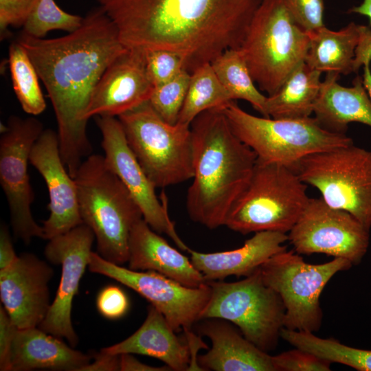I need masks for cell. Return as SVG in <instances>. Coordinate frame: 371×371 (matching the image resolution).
Returning a JSON list of instances; mask_svg holds the SVG:
<instances>
[{
    "label": "cell",
    "instance_id": "1",
    "mask_svg": "<svg viewBox=\"0 0 371 371\" xmlns=\"http://www.w3.org/2000/svg\"><path fill=\"white\" fill-rule=\"evenodd\" d=\"M17 41L34 64L54 111L60 155L74 179L92 152L87 127L93 91L108 67L126 48L100 7L92 9L82 25L55 38L22 33Z\"/></svg>",
    "mask_w": 371,
    "mask_h": 371
},
{
    "label": "cell",
    "instance_id": "2",
    "mask_svg": "<svg viewBox=\"0 0 371 371\" xmlns=\"http://www.w3.org/2000/svg\"><path fill=\"white\" fill-rule=\"evenodd\" d=\"M262 0H98L128 49L176 52L190 73L240 47Z\"/></svg>",
    "mask_w": 371,
    "mask_h": 371
},
{
    "label": "cell",
    "instance_id": "3",
    "mask_svg": "<svg viewBox=\"0 0 371 371\" xmlns=\"http://www.w3.org/2000/svg\"><path fill=\"white\" fill-rule=\"evenodd\" d=\"M190 130L193 180L186 209L192 221L213 229L225 225L251 179L257 156L234 134L222 108L201 113Z\"/></svg>",
    "mask_w": 371,
    "mask_h": 371
},
{
    "label": "cell",
    "instance_id": "4",
    "mask_svg": "<svg viewBox=\"0 0 371 371\" xmlns=\"http://www.w3.org/2000/svg\"><path fill=\"white\" fill-rule=\"evenodd\" d=\"M74 179L81 218L95 235L98 254L116 265L127 262L131 231L143 218L139 205L104 156L86 157Z\"/></svg>",
    "mask_w": 371,
    "mask_h": 371
},
{
    "label": "cell",
    "instance_id": "5",
    "mask_svg": "<svg viewBox=\"0 0 371 371\" xmlns=\"http://www.w3.org/2000/svg\"><path fill=\"white\" fill-rule=\"evenodd\" d=\"M309 42L286 0H262L238 49L255 83L271 95L304 62Z\"/></svg>",
    "mask_w": 371,
    "mask_h": 371
},
{
    "label": "cell",
    "instance_id": "6",
    "mask_svg": "<svg viewBox=\"0 0 371 371\" xmlns=\"http://www.w3.org/2000/svg\"><path fill=\"white\" fill-rule=\"evenodd\" d=\"M306 186L291 168L257 160L225 225L244 235L262 231L289 232L309 201Z\"/></svg>",
    "mask_w": 371,
    "mask_h": 371
},
{
    "label": "cell",
    "instance_id": "7",
    "mask_svg": "<svg viewBox=\"0 0 371 371\" xmlns=\"http://www.w3.org/2000/svg\"><path fill=\"white\" fill-rule=\"evenodd\" d=\"M222 109L234 134L262 162L293 168L307 155L353 144L346 133L324 128L315 117H258L242 109L235 101Z\"/></svg>",
    "mask_w": 371,
    "mask_h": 371
},
{
    "label": "cell",
    "instance_id": "8",
    "mask_svg": "<svg viewBox=\"0 0 371 371\" xmlns=\"http://www.w3.org/2000/svg\"><path fill=\"white\" fill-rule=\"evenodd\" d=\"M117 118L130 148L157 188L192 179L190 126L168 123L148 101Z\"/></svg>",
    "mask_w": 371,
    "mask_h": 371
},
{
    "label": "cell",
    "instance_id": "9",
    "mask_svg": "<svg viewBox=\"0 0 371 371\" xmlns=\"http://www.w3.org/2000/svg\"><path fill=\"white\" fill-rule=\"evenodd\" d=\"M206 282L211 296L200 320H227L260 350L269 352L276 348L284 328L285 307L280 295L264 282L260 268L240 281Z\"/></svg>",
    "mask_w": 371,
    "mask_h": 371
},
{
    "label": "cell",
    "instance_id": "10",
    "mask_svg": "<svg viewBox=\"0 0 371 371\" xmlns=\"http://www.w3.org/2000/svg\"><path fill=\"white\" fill-rule=\"evenodd\" d=\"M292 169L327 205L350 213L370 230L371 150L352 144L307 155Z\"/></svg>",
    "mask_w": 371,
    "mask_h": 371
},
{
    "label": "cell",
    "instance_id": "11",
    "mask_svg": "<svg viewBox=\"0 0 371 371\" xmlns=\"http://www.w3.org/2000/svg\"><path fill=\"white\" fill-rule=\"evenodd\" d=\"M352 264L335 258L322 264L306 262L293 251H280L260 267L264 282L281 297L285 307L284 328L307 332L320 328L322 311L320 295L330 280Z\"/></svg>",
    "mask_w": 371,
    "mask_h": 371
},
{
    "label": "cell",
    "instance_id": "12",
    "mask_svg": "<svg viewBox=\"0 0 371 371\" xmlns=\"http://www.w3.org/2000/svg\"><path fill=\"white\" fill-rule=\"evenodd\" d=\"M43 130L42 122L34 117L12 115L6 124H1L0 183L12 230L25 244L34 237L44 238L43 227L32 214L34 194L27 172L31 150Z\"/></svg>",
    "mask_w": 371,
    "mask_h": 371
},
{
    "label": "cell",
    "instance_id": "13",
    "mask_svg": "<svg viewBox=\"0 0 371 371\" xmlns=\"http://www.w3.org/2000/svg\"><path fill=\"white\" fill-rule=\"evenodd\" d=\"M88 269L111 278L146 298L165 317L175 333L191 330L211 296L206 282L192 288L153 271H135L111 262L91 251Z\"/></svg>",
    "mask_w": 371,
    "mask_h": 371
},
{
    "label": "cell",
    "instance_id": "14",
    "mask_svg": "<svg viewBox=\"0 0 371 371\" xmlns=\"http://www.w3.org/2000/svg\"><path fill=\"white\" fill-rule=\"evenodd\" d=\"M369 232L350 213L310 198L288 240L299 254H324L357 265L368 251Z\"/></svg>",
    "mask_w": 371,
    "mask_h": 371
},
{
    "label": "cell",
    "instance_id": "15",
    "mask_svg": "<svg viewBox=\"0 0 371 371\" xmlns=\"http://www.w3.org/2000/svg\"><path fill=\"white\" fill-rule=\"evenodd\" d=\"M102 135L101 145L104 158L109 168L118 177L129 191L150 227L159 234H166L183 251L188 247L176 232L170 219L165 194L157 196V188L140 166L130 148L118 118L112 116H95Z\"/></svg>",
    "mask_w": 371,
    "mask_h": 371
},
{
    "label": "cell",
    "instance_id": "16",
    "mask_svg": "<svg viewBox=\"0 0 371 371\" xmlns=\"http://www.w3.org/2000/svg\"><path fill=\"white\" fill-rule=\"evenodd\" d=\"M95 239L93 231L82 223L68 232L48 240L44 254L52 264L61 265V278L56 294L38 328L75 347L78 337L71 322L73 300L89 265Z\"/></svg>",
    "mask_w": 371,
    "mask_h": 371
},
{
    "label": "cell",
    "instance_id": "17",
    "mask_svg": "<svg viewBox=\"0 0 371 371\" xmlns=\"http://www.w3.org/2000/svg\"><path fill=\"white\" fill-rule=\"evenodd\" d=\"M52 268L31 253H23L0 270V297L17 328L38 327L51 305Z\"/></svg>",
    "mask_w": 371,
    "mask_h": 371
},
{
    "label": "cell",
    "instance_id": "18",
    "mask_svg": "<svg viewBox=\"0 0 371 371\" xmlns=\"http://www.w3.org/2000/svg\"><path fill=\"white\" fill-rule=\"evenodd\" d=\"M30 163L43 177L49 192L50 214L43 221V239L50 240L82 224L76 183L63 161L56 132L43 130L32 147Z\"/></svg>",
    "mask_w": 371,
    "mask_h": 371
},
{
    "label": "cell",
    "instance_id": "19",
    "mask_svg": "<svg viewBox=\"0 0 371 371\" xmlns=\"http://www.w3.org/2000/svg\"><path fill=\"white\" fill-rule=\"evenodd\" d=\"M153 88L145 50L128 49L104 72L92 94L87 116L117 117L148 101Z\"/></svg>",
    "mask_w": 371,
    "mask_h": 371
},
{
    "label": "cell",
    "instance_id": "20",
    "mask_svg": "<svg viewBox=\"0 0 371 371\" xmlns=\"http://www.w3.org/2000/svg\"><path fill=\"white\" fill-rule=\"evenodd\" d=\"M203 320L199 333L212 343L208 352L197 357L203 370L276 371L272 356L247 339L231 322L218 318Z\"/></svg>",
    "mask_w": 371,
    "mask_h": 371
},
{
    "label": "cell",
    "instance_id": "21",
    "mask_svg": "<svg viewBox=\"0 0 371 371\" xmlns=\"http://www.w3.org/2000/svg\"><path fill=\"white\" fill-rule=\"evenodd\" d=\"M128 247L130 269L153 271L192 288L206 284L190 259L170 246L144 218L133 227Z\"/></svg>",
    "mask_w": 371,
    "mask_h": 371
},
{
    "label": "cell",
    "instance_id": "22",
    "mask_svg": "<svg viewBox=\"0 0 371 371\" xmlns=\"http://www.w3.org/2000/svg\"><path fill=\"white\" fill-rule=\"evenodd\" d=\"M284 233L262 231L254 233L244 245L233 250L202 253L191 249L190 261L206 282L223 280L227 277H247L256 272L273 255L286 249Z\"/></svg>",
    "mask_w": 371,
    "mask_h": 371
},
{
    "label": "cell",
    "instance_id": "23",
    "mask_svg": "<svg viewBox=\"0 0 371 371\" xmlns=\"http://www.w3.org/2000/svg\"><path fill=\"white\" fill-rule=\"evenodd\" d=\"M101 351L113 354H138L162 361L171 370H188L191 354L186 340L175 335L163 314L153 305L142 326L130 337Z\"/></svg>",
    "mask_w": 371,
    "mask_h": 371
},
{
    "label": "cell",
    "instance_id": "24",
    "mask_svg": "<svg viewBox=\"0 0 371 371\" xmlns=\"http://www.w3.org/2000/svg\"><path fill=\"white\" fill-rule=\"evenodd\" d=\"M73 348L38 327L18 328L11 349L10 371H80L91 361L92 355Z\"/></svg>",
    "mask_w": 371,
    "mask_h": 371
},
{
    "label": "cell",
    "instance_id": "25",
    "mask_svg": "<svg viewBox=\"0 0 371 371\" xmlns=\"http://www.w3.org/2000/svg\"><path fill=\"white\" fill-rule=\"evenodd\" d=\"M339 74L328 72L315 100V118L325 128L346 133L350 122L371 127V99L357 76L350 87L337 82Z\"/></svg>",
    "mask_w": 371,
    "mask_h": 371
},
{
    "label": "cell",
    "instance_id": "26",
    "mask_svg": "<svg viewBox=\"0 0 371 371\" xmlns=\"http://www.w3.org/2000/svg\"><path fill=\"white\" fill-rule=\"evenodd\" d=\"M321 74L305 62L298 65L274 94L267 96L265 117L291 120L311 117L322 84Z\"/></svg>",
    "mask_w": 371,
    "mask_h": 371
},
{
    "label": "cell",
    "instance_id": "27",
    "mask_svg": "<svg viewBox=\"0 0 371 371\" xmlns=\"http://www.w3.org/2000/svg\"><path fill=\"white\" fill-rule=\"evenodd\" d=\"M359 25L354 22L338 31L325 26L308 32L309 46L304 62L311 68L344 75L354 72L355 49Z\"/></svg>",
    "mask_w": 371,
    "mask_h": 371
},
{
    "label": "cell",
    "instance_id": "28",
    "mask_svg": "<svg viewBox=\"0 0 371 371\" xmlns=\"http://www.w3.org/2000/svg\"><path fill=\"white\" fill-rule=\"evenodd\" d=\"M232 101L211 63L203 64L190 73L186 96L177 123L190 126L203 112L223 108Z\"/></svg>",
    "mask_w": 371,
    "mask_h": 371
},
{
    "label": "cell",
    "instance_id": "29",
    "mask_svg": "<svg viewBox=\"0 0 371 371\" xmlns=\"http://www.w3.org/2000/svg\"><path fill=\"white\" fill-rule=\"evenodd\" d=\"M211 65L232 100L248 102L265 117L267 96L256 87L238 48L225 50Z\"/></svg>",
    "mask_w": 371,
    "mask_h": 371
},
{
    "label": "cell",
    "instance_id": "30",
    "mask_svg": "<svg viewBox=\"0 0 371 371\" xmlns=\"http://www.w3.org/2000/svg\"><path fill=\"white\" fill-rule=\"evenodd\" d=\"M280 337L295 346L326 359L331 363L348 366L359 371H371V350L354 348L338 340L319 337L311 332L283 328Z\"/></svg>",
    "mask_w": 371,
    "mask_h": 371
},
{
    "label": "cell",
    "instance_id": "31",
    "mask_svg": "<svg viewBox=\"0 0 371 371\" xmlns=\"http://www.w3.org/2000/svg\"><path fill=\"white\" fill-rule=\"evenodd\" d=\"M8 63L12 87L23 110L32 115L42 113L46 102L39 76L25 49L17 41L9 47Z\"/></svg>",
    "mask_w": 371,
    "mask_h": 371
},
{
    "label": "cell",
    "instance_id": "32",
    "mask_svg": "<svg viewBox=\"0 0 371 371\" xmlns=\"http://www.w3.org/2000/svg\"><path fill=\"white\" fill-rule=\"evenodd\" d=\"M84 17L62 10L54 0H39L23 26V34L37 38H44L53 30L69 33L78 29Z\"/></svg>",
    "mask_w": 371,
    "mask_h": 371
},
{
    "label": "cell",
    "instance_id": "33",
    "mask_svg": "<svg viewBox=\"0 0 371 371\" xmlns=\"http://www.w3.org/2000/svg\"><path fill=\"white\" fill-rule=\"evenodd\" d=\"M190 78V73L182 71L172 80L154 87L149 103L157 114L169 124L177 122Z\"/></svg>",
    "mask_w": 371,
    "mask_h": 371
},
{
    "label": "cell",
    "instance_id": "34",
    "mask_svg": "<svg viewBox=\"0 0 371 371\" xmlns=\"http://www.w3.org/2000/svg\"><path fill=\"white\" fill-rule=\"evenodd\" d=\"M145 59L147 73L154 87L172 80L186 69L183 56L172 51L146 49Z\"/></svg>",
    "mask_w": 371,
    "mask_h": 371
},
{
    "label": "cell",
    "instance_id": "35",
    "mask_svg": "<svg viewBox=\"0 0 371 371\" xmlns=\"http://www.w3.org/2000/svg\"><path fill=\"white\" fill-rule=\"evenodd\" d=\"M276 371H328L331 363L313 353L295 348L272 356Z\"/></svg>",
    "mask_w": 371,
    "mask_h": 371
},
{
    "label": "cell",
    "instance_id": "36",
    "mask_svg": "<svg viewBox=\"0 0 371 371\" xmlns=\"http://www.w3.org/2000/svg\"><path fill=\"white\" fill-rule=\"evenodd\" d=\"M297 23L306 32L324 26V0H286Z\"/></svg>",
    "mask_w": 371,
    "mask_h": 371
},
{
    "label": "cell",
    "instance_id": "37",
    "mask_svg": "<svg viewBox=\"0 0 371 371\" xmlns=\"http://www.w3.org/2000/svg\"><path fill=\"white\" fill-rule=\"evenodd\" d=\"M39 0H0V32L1 38L9 27H23Z\"/></svg>",
    "mask_w": 371,
    "mask_h": 371
},
{
    "label": "cell",
    "instance_id": "38",
    "mask_svg": "<svg viewBox=\"0 0 371 371\" xmlns=\"http://www.w3.org/2000/svg\"><path fill=\"white\" fill-rule=\"evenodd\" d=\"M96 306L99 313L109 319H117L127 312L129 302L126 293L118 286H107L98 294Z\"/></svg>",
    "mask_w": 371,
    "mask_h": 371
},
{
    "label": "cell",
    "instance_id": "39",
    "mask_svg": "<svg viewBox=\"0 0 371 371\" xmlns=\"http://www.w3.org/2000/svg\"><path fill=\"white\" fill-rule=\"evenodd\" d=\"M17 327L3 306L0 307V370L10 371V354Z\"/></svg>",
    "mask_w": 371,
    "mask_h": 371
},
{
    "label": "cell",
    "instance_id": "40",
    "mask_svg": "<svg viewBox=\"0 0 371 371\" xmlns=\"http://www.w3.org/2000/svg\"><path fill=\"white\" fill-rule=\"evenodd\" d=\"M359 37L355 49L354 72L366 63L371 62V29L369 26L359 25Z\"/></svg>",
    "mask_w": 371,
    "mask_h": 371
},
{
    "label": "cell",
    "instance_id": "41",
    "mask_svg": "<svg viewBox=\"0 0 371 371\" xmlns=\"http://www.w3.org/2000/svg\"><path fill=\"white\" fill-rule=\"evenodd\" d=\"M120 368V355L100 352L92 355L91 361L80 371H117Z\"/></svg>",
    "mask_w": 371,
    "mask_h": 371
},
{
    "label": "cell",
    "instance_id": "42",
    "mask_svg": "<svg viewBox=\"0 0 371 371\" xmlns=\"http://www.w3.org/2000/svg\"><path fill=\"white\" fill-rule=\"evenodd\" d=\"M17 257L9 229L4 223L1 224L0 229V270L12 264Z\"/></svg>",
    "mask_w": 371,
    "mask_h": 371
},
{
    "label": "cell",
    "instance_id": "43",
    "mask_svg": "<svg viewBox=\"0 0 371 371\" xmlns=\"http://www.w3.org/2000/svg\"><path fill=\"white\" fill-rule=\"evenodd\" d=\"M120 368L121 371H168L170 368L165 365L161 367L150 366L140 362L130 353L120 355Z\"/></svg>",
    "mask_w": 371,
    "mask_h": 371
},
{
    "label": "cell",
    "instance_id": "44",
    "mask_svg": "<svg viewBox=\"0 0 371 371\" xmlns=\"http://www.w3.org/2000/svg\"><path fill=\"white\" fill-rule=\"evenodd\" d=\"M349 12L359 14L368 17L370 25H371V0H361V3L350 8Z\"/></svg>",
    "mask_w": 371,
    "mask_h": 371
},
{
    "label": "cell",
    "instance_id": "45",
    "mask_svg": "<svg viewBox=\"0 0 371 371\" xmlns=\"http://www.w3.org/2000/svg\"><path fill=\"white\" fill-rule=\"evenodd\" d=\"M370 64V63H368L363 66V73L361 78L363 86L371 99V70Z\"/></svg>",
    "mask_w": 371,
    "mask_h": 371
}]
</instances>
